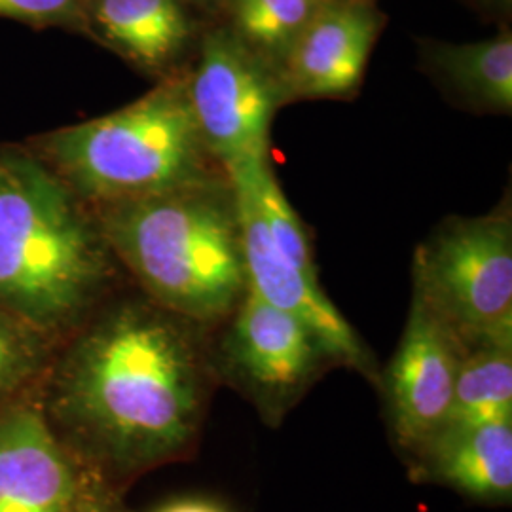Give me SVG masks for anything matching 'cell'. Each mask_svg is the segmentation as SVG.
Segmentation results:
<instances>
[{
    "instance_id": "obj_1",
    "label": "cell",
    "mask_w": 512,
    "mask_h": 512,
    "mask_svg": "<svg viewBox=\"0 0 512 512\" xmlns=\"http://www.w3.org/2000/svg\"><path fill=\"white\" fill-rule=\"evenodd\" d=\"M67 403L110 456L133 465L169 458L198 427V355L164 315L118 310L74 351Z\"/></svg>"
},
{
    "instance_id": "obj_2",
    "label": "cell",
    "mask_w": 512,
    "mask_h": 512,
    "mask_svg": "<svg viewBox=\"0 0 512 512\" xmlns=\"http://www.w3.org/2000/svg\"><path fill=\"white\" fill-rule=\"evenodd\" d=\"M103 236L164 308L196 321L236 310L247 291L228 177L109 203Z\"/></svg>"
},
{
    "instance_id": "obj_3",
    "label": "cell",
    "mask_w": 512,
    "mask_h": 512,
    "mask_svg": "<svg viewBox=\"0 0 512 512\" xmlns=\"http://www.w3.org/2000/svg\"><path fill=\"white\" fill-rule=\"evenodd\" d=\"M107 274L103 238L69 190L21 154L0 156V311L38 329L71 321Z\"/></svg>"
},
{
    "instance_id": "obj_4",
    "label": "cell",
    "mask_w": 512,
    "mask_h": 512,
    "mask_svg": "<svg viewBox=\"0 0 512 512\" xmlns=\"http://www.w3.org/2000/svg\"><path fill=\"white\" fill-rule=\"evenodd\" d=\"M50 152L78 190L101 202L137 200L211 179L213 158L190 109L186 80L55 133Z\"/></svg>"
},
{
    "instance_id": "obj_5",
    "label": "cell",
    "mask_w": 512,
    "mask_h": 512,
    "mask_svg": "<svg viewBox=\"0 0 512 512\" xmlns=\"http://www.w3.org/2000/svg\"><path fill=\"white\" fill-rule=\"evenodd\" d=\"M414 287L465 349L512 346V222L450 219L414 258Z\"/></svg>"
},
{
    "instance_id": "obj_6",
    "label": "cell",
    "mask_w": 512,
    "mask_h": 512,
    "mask_svg": "<svg viewBox=\"0 0 512 512\" xmlns=\"http://www.w3.org/2000/svg\"><path fill=\"white\" fill-rule=\"evenodd\" d=\"M186 93L203 145L222 169L268 156L272 118L287 95L274 67L236 33L215 31L205 38Z\"/></svg>"
},
{
    "instance_id": "obj_7",
    "label": "cell",
    "mask_w": 512,
    "mask_h": 512,
    "mask_svg": "<svg viewBox=\"0 0 512 512\" xmlns=\"http://www.w3.org/2000/svg\"><path fill=\"white\" fill-rule=\"evenodd\" d=\"M465 351L456 332L414 287L410 315L385 376L391 421L404 448L423 452L442 431Z\"/></svg>"
},
{
    "instance_id": "obj_8",
    "label": "cell",
    "mask_w": 512,
    "mask_h": 512,
    "mask_svg": "<svg viewBox=\"0 0 512 512\" xmlns=\"http://www.w3.org/2000/svg\"><path fill=\"white\" fill-rule=\"evenodd\" d=\"M238 205L247 289L279 310L298 317L315 334L325 355L363 374L372 359L355 329L323 293L319 279L304 274L277 251L249 186L226 173Z\"/></svg>"
},
{
    "instance_id": "obj_9",
    "label": "cell",
    "mask_w": 512,
    "mask_h": 512,
    "mask_svg": "<svg viewBox=\"0 0 512 512\" xmlns=\"http://www.w3.org/2000/svg\"><path fill=\"white\" fill-rule=\"evenodd\" d=\"M380 25L365 4L325 0L277 69L287 101L349 97L361 86Z\"/></svg>"
},
{
    "instance_id": "obj_10",
    "label": "cell",
    "mask_w": 512,
    "mask_h": 512,
    "mask_svg": "<svg viewBox=\"0 0 512 512\" xmlns=\"http://www.w3.org/2000/svg\"><path fill=\"white\" fill-rule=\"evenodd\" d=\"M232 365L258 393L293 397L327 359L315 334L298 317L247 289L228 336Z\"/></svg>"
},
{
    "instance_id": "obj_11",
    "label": "cell",
    "mask_w": 512,
    "mask_h": 512,
    "mask_svg": "<svg viewBox=\"0 0 512 512\" xmlns=\"http://www.w3.org/2000/svg\"><path fill=\"white\" fill-rule=\"evenodd\" d=\"M76 476L44 420L0 418V512H74Z\"/></svg>"
},
{
    "instance_id": "obj_12",
    "label": "cell",
    "mask_w": 512,
    "mask_h": 512,
    "mask_svg": "<svg viewBox=\"0 0 512 512\" xmlns=\"http://www.w3.org/2000/svg\"><path fill=\"white\" fill-rule=\"evenodd\" d=\"M423 452L440 482L475 499H511L512 423L442 431Z\"/></svg>"
},
{
    "instance_id": "obj_13",
    "label": "cell",
    "mask_w": 512,
    "mask_h": 512,
    "mask_svg": "<svg viewBox=\"0 0 512 512\" xmlns=\"http://www.w3.org/2000/svg\"><path fill=\"white\" fill-rule=\"evenodd\" d=\"M95 16L110 42L147 67L164 65L190 33L177 0H99Z\"/></svg>"
},
{
    "instance_id": "obj_14",
    "label": "cell",
    "mask_w": 512,
    "mask_h": 512,
    "mask_svg": "<svg viewBox=\"0 0 512 512\" xmlns=\"http://www.w3.org/2000/svg\"><path fill=\"white\" fill-rule=\"evenodd\" d=\"M431 63L459 99L476 109L511 112V33L471 44H439L431 50Z\"/></svg>"
},
{
    "instance_id": "obj_15",
    "label": "cell",
    "mask_w": 512,
    "mask_h": 512,
    "mask_svg": "<svg viewBox=\"0 0 512 512\" xmlns=\"http://www.w3.org/2000/svg\"><path fill=\"white\" fill-rule=\"evenodd\" d=\"M492 423H512V346L465 351L442 431Z\"/></svg>"
},
{
    "instance_id": "obj_16",
    "label": "cell",
    "mask_w": 512,
    "mask_h": 512,
    "mask_svg": "<svg viewBox=\"0 0 512 512\" xmlns=\"http://www.w3.org/2000/svg\"><path fill=\"white\" fill-rule=\"evenodd\" d=\"M325 0H234L239 40L275 71Z\"/></svg>"
},
{
    "instance_id": "obj_17",
    "label": "cell",
    "mask_w": 512,
    "mask_h": 512,
    "mask_svg": "<svg viewBox=\"0 0 512 512\" xmlns=\"http://www.w3.org/2000/svg\"><path fill=\"white\" fill-rule=\"evenodd\" d=\"M35 363L33 338L12 315L0 311V401L29 378Z\"/></svg>"
},
{
    "instance_id": "obj_18",
    "label": "cell",
    "mask_w": 512,
    "mask_h": 512,
    "mask_svg": "<svg viewBox=\"0 0 512 512\" xmlns=\"http://www.w3.org/2000/svg\"><path fill=\"white\" fill-rule=\"evenodd\" d=\"M0 16L35 25H65L82 19V0H0Z\"/></svg>"
},
{
    "instance_id": "obj_19",
    "label": "cell",
    "mask_w": 512,
    "mask_h": 512,
    "mask_svg": "<svg viewBox=\"0 0 512 512\" xmlns=\"http://www.w3.org/2000/svg\"><path fill=\"white\" fill-rule=\"evenodd\" d=\"M160 512H224L217 505L207 503V501H179L169 507H165Z\"/></svg>"
},
{
    "instance_id": "obj_20",
    "label": "cell",
    "mask_w": 512,
    "mask_h": 512,
    "mask_svg": "<svg viewBox=\"0 0 512 512\" xmlns=\"http://www.w3.org/2000/svg\"><path fill=\"white\" fill-rule=\"evenodd\" d=\"M76 512V511H74ZM78 512H105V511H101V509H95V507H88V509H82V511H78Z\"/></svg>"
}]
</instances>
